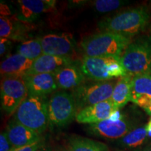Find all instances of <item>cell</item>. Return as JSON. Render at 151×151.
<instances>
[{
    "mask_svg": "<svg viewBox=\"0 0 151 151\" xmlns=\"http://www.w3.org/2000/svg\"><path fill=\"white\" fill-rule=\"evenodd\" d=\"M151 18L146 6L128 9L101 20L98 27L101 32H113L132 38L146 29Z\"/></svg>",
    "mask_w": 151,
    "mask_h": 151,
    "instance_id": "cell-1",
    "label": "cell"
},
{
    "mask_svg": "<svg viewBox=\"0 0 151 151\" xmlns=\"http://www.w3.org/2000/svg\"><path fill=\"white\" fill-rule=\"evenodd\" d=\"M132 39L113 32H101L87 36L81 43L84 55L120 58Z\"/></svg>",
    "mask_w": 151,
    "mask_h": 151,
    "instance_id": "cell-2",
    "label": "cell"
},
{
    "mask_svg": "<svg viewBox=\"0 0 151 151\" xmlns=\"http://www.w3.org/2000/svg\"><path fill=\"white\" fill-rule=\"evenodd\" d=\"M129 75L151 74V37H136L127 46L120 58Z\"/></svg>",
    "mask_w": 151,
    "mask_h": 151,
    "instance_id": "cell-3",
    "label": "cell"
},
{
    "mask_svg": "<svg viewBox=\"0 0 151 151\" xmlns=\"http://www.w3.org/2000/svg\"><path fill=\"white\" fill-rule=\"evenodd\" d=\"M14 119L41 135L50 125L46 97L28 96L14 113Z\"/></svg>",
    "mask_w": 151,
    "mask_h": 151,
    "instance_id": "cell-4",
    "label": "cell"
},
{
    "mask_svg": "<svg viewBox=\"0 0 151 151\" xmlns=\"http://www.w3.org/2000/svg\"><path fill=\"white\" fill-rule=\"evenodd\" d=\"M80 66L86 77L94 81H111L128 74L120 58L116 57L84 55Z\"/></svg>",
    "mask_w": 151,
    "mask_h": 151,
    "instance_id": "cell-5",
    "label": "cell"
},
{
    "mask_svg": "<svg viewBox=\"0 0 151 151\" xmlns=\"http://www.w3.org/2000/svg\"><path fill=\"white\" fill-rule=\"evenodd\" d=\"M50 126L65 127L76 119L78 110L72 93L56 92L48 101Z\"/></svg>",
    "mask_w": 151,
    "mask_h": 151,
    "instance_id": "cell-6",
    "label": "cell"
},
{
    "mask_svg": "<svg viewBox=\"0 0 151 151\" xmlns=\"http://www.w3.org/2000/svg\"><path fill=\"white\" fill-rule=\"evenodd\" d=\"M116 83L113 80L85 82L73 90L72 94L78 112L86 107L111 99Z\"/></svg>",
    "mask_w": 151,
    "mask_h": 151,
    "instance_id": "cell-7",
    "label": "cell"
},
{
    "mask_svg": "<svg viewBox=\"0 0 151 151\" xmlns=\"http://www.w3.org/2000/svg\"><path fill=\"white\" fill-rule=\"evenodd\" d=\"M28 97L27 89L21 77H4L0 87L1 108L8 114L15 113Z\"/></svg>",
    "mask_w": 151,
    "mask_h": 151,
    "instance_id": "cell-8",
    "label": "cell"
},
{
    "mask_svg": "<svg viewBox=\"0 0 151 151\" xmlns=\"http://www.w3.org/2000/svg\"><path fill=\"white\" fill-rule=\"evenodd\" d=\"M133 120L122 116L120 118H110L97 123L89 124L88 130L92 135L109 139H120L135 129Z\"/></svg>",
    "mask_w": 151,
    "mask_h": 151,
    "instance_id": "cell-9",
    "label": "cell"
},
{
    "mask_svg": "<svg viewBox=\"0 0 151 151\" xmlns=\"http://www.w3.org/2000/svg\"><path fill=\"white\" fill-rule=\"evenodd\" d=\"M122 116L111 99L81 109L77 113L76 120L81 124H94L110 118Z\"/></svg>",
    "mask_w": 151,
    "mask_h": 151,
    "instance_id": "cell-10",
    "label": "cell"
},
{
    "mask_svg": "<svg viewBox=\"0 0 151 151\" xmlns=\"http://www.w3.org/2000/svg\"><path fill=\"white\" fill-rule=\"evenodd\" d=\"M41 39L43 54L71 58L76 48V41L70 34H50Z\"/></svg>",
    "mask_w": 151,
    "mask_h": 151,
    "instance_id": "cell-11",
    "label": "cell"
},
{
    "mask_svg": "<svg viewBox=\"0 0 151 151\" xmlns=\"http://www.w3.org/2000/svg\"><path fill=\"white\" fill-rule=\"evenodd\" d=\"M56 1L52 0H20L18 1L16 18L27 24L32 23L41 14L55 9Z\"/></svg>",
    "mask_w": 151,
    "mask_h": 151,
    "instance_id": "cell-12",
    "label": "cell"
},
{
    "mask_svg": "<svg viewBox=\"0 0 151 151\" xmlns=\"http://www.w3.org/2000/svg\"><path fill=\"white\" fill-rule=\"evenodd\" d=\"M28 96L46 97L58 88L55 73H37L25 75L22 77Z\"/></svg>",
    "mask_w": 151,
    "mask_h": 151,
    "instance_id": "cell-13",
    "label": "cell"
},
{
    "mask_svg": "<svg viewBox=\"0 0 151 151\" xmlns=\"http://www.w3.org/2000/svg\"><path fill=\"white\" fill-rule=\"evenodd\" d=\"M5 131L14 149L43 140L41 135L22 125L15 119L9 122Z\"/></svg>",
    "mask_w": 151,
    "mask_h": 151,
    "instance_id": "cell-14",
    "label": "cell"
},
{
    "mask_svg": "<svg viewBox=\"0 0 151 151\" xmlns=\"http://www.w3.org/2000/svg\"><path fill=\"white\" fill-rule=\"evenodd\" d=\"M69 57H59L43 54L33 62L31 69L26 75L37 73H55L62 68L74 65Z\"/></svg>",
    "mask_w": 151,
    "mask_h": 151,
    "instance_id": "cell-15",
    "label": "cell"
},
{
    "mask_svg": "<svg viewBox=\"0 0 151 151\" xmlns=\"http://www.w3.org/2000/svg\"><path fill=\"white\" fill-rule=\"evenodd\" d=\"M58 88L62 90H75L86 82V76L81 66L72 65L60 69L55 73Z\"/></svg>",
    "mask_w": 151,
    "mask_h": 151,
    "instance_id": "cell-16",
    "label": "cell"
},
{
    "mask_svg": "<svg viewBox=\"0 0 151 151\" xmlns=\"http://www.w3.org/2000/svg\"><path fill=\"white\" fill-rule=\"evenodd\" d=\"M32 60L16 53L7 56L0 65V72L3 77H22L27 74L33 65Z\"/></svg>",
    "mask_w": 151,
    "mask_h": 151,
    "instance_id": "cell-17",
    "label": "cell"
},
{
    "mask_svg": "<svg viewBox=\"0 0 151 151\" xmlns=\"http://www.w3.org/2000/svg\"><path fill=\"white\" fill-rule=\"evenodd\" d=\"M29 24L18 20L16 17L9 18L6 16H1L0 37L10 40L25 41L29 31Z\"/></svg>",
    "mask_w": 151,
    "mask_h": 151,
    "instance_id": "cell-18",
    "label": "cell"
},
{
    "mask_svg": "<svg viewBox=\"0 0 151 151\" xmlns=\"http://www.w3.org/2000/svg\"><path fill=\"white\" fill-rule=\"evenodd\" d=\"M132 81V76L127 74L116 81L111 100L118 110L131 101Z\"/></svg>",
    "mask_w": 151,
    "mask_h": 151,
    "instance_id": "cell-19",
    "label": "cell"
},
{
    "mask_svg": "<svg viewBox=\"0 0 151 151\" xmlns=\"http://www.w3.org/2000/svg\"><path fill=\"white\" fill-rule=\"evenodd\" d=\"M67 149L68 151H109L104 143L80 136L69 137Z\"/></svg>",
    "mask_w": 151,
    "mask_h": 151,
    "instance_id": "cell-20",
    "label": "cell"
},
{
    "mask_svg": "<svg viewBox=\"0 0 151 151\" xmlns=\"http://www.w3.org/2000/svg\"><path fill=\"white\" fill-rule=\"evenodd\" d=\"M141 97H151L150 73L132 76L131 101L134 103Z\"/></svg>",
    "mask_w": 151,
    "mask_h": 151,
    "instance_id": "cell-21",
    "label": "cell"
},
{
    "mask_svg": "<svg viewBox=\"0 0 151 151\" xmlns=\"http://www.w3.org/2000/svg\"><path fill=\"white\" fill-rule=\"evenodd\" d=\"M146 125L136 127L118 140V144L122 148H136L142 146L148 139Z\"/></svg>",
    "mask_w": 151,
    "mask_h": 151,
    "instance_id": "cell-22",
    "label": "cell"
},
{
    "mask_svg": "<svg viewBox=\"0 0 151 151\" xmlns=\"http://www.w3.org/2000/svg\"><path fill=\"white\" fill-rule=\"evenodd\" d=\"M16 51L27 59L35 61L43 54L41 39L37 38L24 41L18 46Z\"/></svg>",
    "mask_w": 151,
    "mask_h": 151,
    "instance_id": "cell-23",
    "label": "cell"
},
{
    "mask_svg": "<svg viewBox=\"0 0 151 151\" xmlns=\"http://www.w3.org/2000/svg\"><path fill=\"white\" fill-rule=\"evenodd\" d=\"M126 1L120 0H97L92 1L94 10L99 13H108L115 11L125 4Z\"/></svg>",
    "mask_w": 151,
    "mask_h": 151,
    "instance_id": "cell-24",
    "label": "cell"
},
{
    "mask_svg": "<svg viewBox=\"0 0 151 151\" xmlns=\"http://www.w3.org/2000/svg\"><path fill=\"white\" fill-rule=\"evenodd\" d=\"M14 147L8 139L6 131H4L0 134V151H12Z\"/></svg>",
    "mask_w": 151,
    "mask_h": 151,
    "instance_id": "cell-25",
    "label": "cell"
},
{
    "mask_svg": "<svg viewBox=\"0 0 151 151\" xmlns=\"http://www.w3.org/2000/svg\"><path fill=\"white\" fill-rule=\"evenodd\" d=\"M12 48V42L6 38H1L0 40V55L9 56V52Z\"/></svg>",
    "mask_w": 151,
    "mask_h": 151,
    "instance_id": "cell-26",
    "label": "cell"
},
{
    "mask_svg": "<svg viewBox=\"0 0 151 151\" xmlns=\"http://www.w3.org/2000/svg\"><path fill=\"white\" fill-rule=\"evenodd\" d=\"M134 104L142 108L147 114L151 116V97H141Z\"/></svg>",
    "mask_w": 151,
    "mask_h": 151,
    "instance_id": "cell-27",
    "label": "cell"
},
{
    "mask_svg": "<svg viewBox=\"0 0 151 151\" xmlns=\"http://www.w3.org/2000/svg\"><path fill=\"white\" fill-rule=\"evenodd\" d=\"M45 143L43 140L37 141V142L34 143L32 144L28 145V146H25L21 148H15L12 151H36L39 148H40L41 146H44Z\"/></svg>",
    "mask_w": 151,
    "mask_h": 151,
    "instance_id": "cell-28",
    "label": "cell"
},
{
    "mask_svg": "<svg viewBox=\"0 0 151 151\" xmlns=\"http://www.w3.org/2000/svg\"><path fill=\"white\" fill-rule=\"evenodd\" d=\"M146 127L147 132H148V137L149 138H151V118L148 123L146 124Z\"/></svg>",
    "mask_w": 151,
    "mask_h": 151,
    "instance_id": "cell-29",
    "label": "cell"
},
{
    "mask_svg": "<svg viewBox=\"0 0 151 151\" xmlns=\"http://www.w3.org/2000/svg\"><path fill=\"white\" fill-rule=\"evenodd\" d=\"M139 151H151V142L148 143V144H147L146 146L142 149V150Z\"/></svg>",
    "mask_w": 151,
    "mask_h": 151,
    "instance_id": "cell-30",
    "label": "cell"
},
{
    "mask_svg": "<svg viewBox=\"0 0 151 151\" xmlns=\"http://www.w3.org/2000/svg\"><path fill=\"white\" fill-rule=\"evenodd\" d=\"M36 151H52V150H51V149L46 148V147L45 146V145H44V146H41L40 148H39L38 150H37Z\"/></svg>",
    "mask_w": 151,
    "mask_h": 151,
    "instance_id": "cell-31",
    "label": "cell"
},
{
    "mask_svg": "<svg viewBox=\"0 0 151 151\" xmlns=\"http://www.w3.org/2000/svg\"><path fill=\"white\" fill-rule=\"evenodd\" d=\"M59 151H68V150L67 148H65V149H61V150H60Z\"/></svg>",
    "mask_w": 151,
    "mask_h": 151,
    "instance_id": "cell-32",
    "label": "cell"
},
{
    "mask_svg": "<svg viewBox=\"0 0 151 151\" xmlns=\"http://www.w3.org/2000/svg\"><path fill=\"white\" fill-rule=\"evenodd\" d=\"M149 32H150V33L151 35V24H150V26H149Z\"/></svg>",
    "mask_w": 151,
    "mask_h": 151,
    "instance_id": "cell-33",
    "label": "cell"
}]
</instances>
